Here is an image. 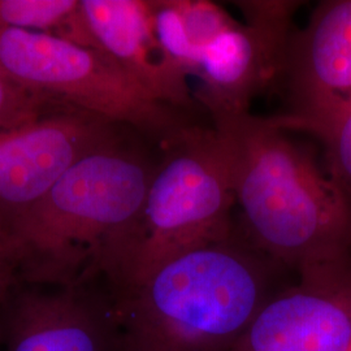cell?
Wrapping results in <instances>:
<instances>
[{"label": "cell", "mask_w": 351, "mask_h": 351, "mask_svg": "<svg viewBox=\"0 0 351 351\" xmlns=\"http://www.w3.org/2000/svg\"><path fill=\"white\" fill-rule=\"evenodd\" d=\"M294 276L236 229L114 290L119 351H229Z\"/></svg>", "instance_id": "1"}, {"label": "cell", "mask_w": 351, "mask_h": 351, "mask_svg": "<svg viewBox=\"0 0 351 351\" xmlns=\"http://www.w3.org/2000/svg\"><path fill=\"white\" fill-rule=\"evenodd\" d=\"M213 119L251 245L294 274L351 254V198L308 151L249 111Z\"/></svg>", "instance_id": "2"}, {"label": "cell", "mask_w": 351, "mask_h": 351, "mask_svg": "<svg viewBox=\"0 0 351 351\" xmlns=\"http://www.w3.org/2000/svg\"><path fill=\"white\" fill-rule=\"evenodd\" d=\"M152 172L116 141L81 159L40 201L7 219L21 285L107 280Z\"/></svg>", "instance_id": "3"}, {"label": "cell", "mask_w": 351, "mask_h": 351, "mask_svg": "<svg viewBox=\"0 0 351 351\" xmlns=\"http://www.w3.org/2000/svg\"><path fill=\"white\" fill-rule=\"evenodd\" d=\"M164 145L163 162L152 172L107 277L113 290L137 282L178 254L236 232L230 165L215 128L186 126Z\"/></svg>", "instance_id": "4"}, {"label": "cell", "mask_w": 351, "mask_h": 351, "mask_svg": "<svg viewBox=\"0 0 351 351\" xmlns=\"http://www.w3.org/2000/svg\"><path fill=\"white\" fill-rule=\"evenodd\" d=\"M0 68L49 101L134 126L163 142L188 126L104 52L65 38L0 30Z\"/></svg>", "instance_id": "5"}, {"label": "cell", "mask_w": 351, "mask_h": 351, "mask_svg": "<svg viewBox=\"0 0 351 351\" xmlns=\"http://www.w3.org/2000/svg\"><path fill=\"white\" fill-rule=\"evenodd\" d=\"M119 348L116 294L106 278L69 287H19L0 308V351Z\"/></svg>", "instance_id": "6"}, {"label": "cell", "mask_w": 351, "mask_h": 351, "mask_svg": "<svg viewBox=\"0 0 351 351\" xmlns=\"http://www.w3.org/2000/svg\"><path fill=\"white\" fill-rule=\"evenodd\" d=\"M350 343L349 254L298 271L229 351H348Z\"/></svg>", "instance_id": "7"}, {"label": "cell", "mask_w": 351, "mask_h": 351, "mask_svg": "<svg viewBox=\"0 0 351 351\" xmlns=\"http://www.w3.org/2000/svg\"><path fill=\"white\" fill-rule=\"evenodd\" d=\"M114 125L93 113L60 107L0 133V216L40 201L73 165L119 141Z\"/></svg>", "instance_id": "8"}, {"label": "cell", "mask_w": 351, "mask_h": 351, "mask_svg": "<svg viewBox=\"0 0 351 351\" xmlns=\"http://www.w3.org/2000/svg\"><path fill=\"white\" fill-rule=\"evenodd\" d=\"M246 24L229 27L203 52L195 75L211 114L247 112L251 98L284 71L295 12L285 1H250Z\"/></svg>", "instance_id": "9"}, {"label": "cell", "mask_w": 351, "mask_h": 351, "mask_svg": "<svg viewBox=\"0 0 351 351\" xmlns=\"http://www.w3.org/2000/svg\"><path fill=\"white\" fill-rule=\"evenodd\" d=\"M284 71L293 111L271 119L282 130L304 132L351 104V0L320 3L307 26L291 36Z\"/></svg>", "instance_id": "10"}, {"label": "cell", "mask_w": 351, "mask_h": 351, "mask_svg": "<svg viewBox=\"0 0 351 351\" xmlns=\"http://www.w3.org/2000/svg\"><path fill=\"white\" fill-rule=\"evenodd\" d=\"M90 46L167 106L193 103L188 78L176 72L155 34L151 1L80 0Z\"/></svg>", "instance_id": "11"}, {"label": "cell", "mask_w": 351, "mask_h": 351, "mask_svg": "<svg viewBox=\"0 0 351 351\" xmlns=\"http://www.w3.org/2000/svg\"><path fill=\"white\" fill-rule=\"evenodd\" d=\"M47 33L91 47L80 0H0V30Z\"/></svg>", "instance_id": "12"}, {"label": "cell", "mask_w": 351, "mask_h": 351, "mask_svg": "<svg viewBox=\"0 0 351 351\" xmlns=\"http://www.w3.org/2000/svg\"><path fill=\"white\" fill-rule=\"evenodd\" d=\"M177 7L198 69L203 52L237 21L224 8L207 0H177Z\"/></svg>", "instance_id": "13"}, {"label": "cell", "mask_w": 351, "mask_h": 351, "mask_svg": "<svg viewBox=\"0 0 351 351\" xmlns=\"http://www.w3.org/2000/svg\"><path fill=\"white\" fill-rule=\"evenodd\" d=\"M304 132L323 142L328 175L351 198V104L326 123L311 126Z\"/></svg>", "instance_id": "14"}, {"label": "cell", "mask_w": 351, "mask_h": 351, "mask_svg": "<svg viewBox=\"0 0 351 351\" xmlns=\"http://www.w3.org/2000/svg\"><path fill=\"white\" fill-rule=\"evenodd\" d=\"M60 107L17 84L0 68V133L25 125Z\"/></svg>", "instance_id": "15"}, {"label": "cell", "mask_w": 351, "mask_h": 351, "mask_svg": "<svg viewBox=\"0 0 351 351\" xmlns=\"http://www.w3.org/2000/svg\"><path fill=\"white\" fill-rule=\"evenodd\" d=\"M21 285L12 237L7 220L0 216V308Z\"/></svg>", "instance_id": "16"}, {"label": "cell", "mask_w": 351, "mask_h": 351, "mask_svg": "<svg viewBox=\"0 0 351 351\" xmlns=\"http://www.w3.org/2000/svg\"><path fill=\"white\" fill-rule=\"evenodd\" d=\"M348 351H351V343H350V346H349V350Z\"/></svg>", "instance_id": "17"}]
</instances>
